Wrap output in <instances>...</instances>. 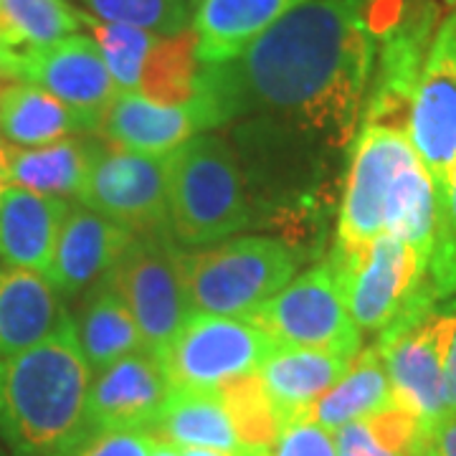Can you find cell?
<instances>
[{"label": "cell", "instance_id": "cell-1", "mask_svg": "<svg viewBox=\"0 0 456 456\" xmlns=\"http://www.w3.org/2000/svg\"><path fill=\"white\" fill-rule=\"evenodd\" d=\"M380 0H307L236 59L200 66L206 130L269 119L332 150L355 137L373 79Z\"/></svg>", "mask_w": 456, "mask_h": 456}, {"label": "cell", "instance_id": "cell-2", "mask_svg": "<svg viewBox=\"0 0 456 456\" xmlns=\"http://www.w3.org/2000/svg\"><path fill=\"white\" fill-rule=\"evenodd\" d=\"M86 365L71 314L49 338L0 358V439L16 456H77L89 441Z\"/></svg>", "mask_w": 456, "mask_h": 456}, {"label": "cell", "instance_id": "cell-3", "mask_svg": "<svg viewBox=\"0 0 456 456\" xmlns=\"http://www.w3.org/2000/svg\"><path fill=\"white\" fill-rule=\"evenodd\" d=\"M254 224L233 145L200 132L167 155V231L180 246H213Z\"/></svg>", "mask_w": 456, "mask_h": 456}, {"label": "cell", "instance_id": "cell-4", "mask_svg": "<svg viewBox=\"0 0 456 456\" xmlns=\"http://www.w3.org/2000/svg\"><path fill=\"white\" fill-rule=\"evenodd\" d=\"M299 259V251L277 236H239L196 254L185 251L193 307L248 320L297 277Z\"/></svg>", "mask_w": 456, "mask_h": 456}, {"label": "cell", "instance_id": "cell-5", "mask_svg": "<svg viewBox=\"0 0 456 456\" xmlns=\"http://www.w3.org/2000/svg\"><path fill=\"white\" fill-rule=\"evenodd\" d=\"M330 256L340 269L345 305L362 335H380L393 322L436 305L428 259L395 236L380 233L355 248L332 244Z\"/></svg>", "mask_w": 456, "mask_h": 456}, {"label": "cell", "instance_id": "cell-6", "mask_svg": "<svg viewBox=\"0 0 456 456\" xmlns=\"http://www.w3.org/2000/svg\"><path fill=\"white\" fill-rule=\"evenodd\" d=\"M104 277L132 312L142 347L160 358L196 312L185 279V251L167 231L134 233Z\"/></svg>", "mask_w": 456, "mask_h": 456}, {"label": "cell", "instance_id": "cell-7", "mask_svg": "<svg viewBox=\"0 0 456 456\" xmlns=\"http://www.w3.org/2000/svg\"><path fill=\"white\" fill-rule=\"evenodd\" d=\"M248 320L272 335L279 347H307L350 360L362 350V332L347 312L340 269L330 254L294 277Z\"/></svg>", "mask_w": 456, "mask_h": 456}, {"label": "cell", "instance_id": "cell-8", "mask_svg": "<svg viewBox=\"0 0 456 456\" xmlns=\"http://www.w3.org/2000/svg\"><path fill=\"white\" fill-rule=\"evenodd\" d=\"M441 8L434 0H380L373 79L362 104V125L406 130L411 99L426 53L439 28Z\"/></svg>", "mask_w": 456, "mask_h": 456}, {"label": "cell", "instance_id": "cell-9", "mask_svg": "<svg viewBox=\"0 0 456 456\" xmlns=\"http://www.w3.org/2000/svg\"><path fill=\"white\" fill-rule=\"evenodd\" d=\"M277 347L251 320L193 312L160 362L170 388L218 391L236 378L259 373Z\"/></svg>", "mask_w": 456, "mask_h": 456}, {"label": "cell", "instance_id": "cell-10", "mask_svg": "<svg viewBox=\"0 0 456 456\" xmlns=\"http://www.w3.org/2000/svg\"><path fill=\"white\" fill-rule=\"evenodd\" d=\"M446 345L449 317L441 302L408 322L383 330L375 342L391 380L395 406L416 416L426 431L452 413L446 386Z\"/></svg>", "mask_w": 456, "mask_h": 456}, {"label": "cell", "instance_id": "cell-11", "mask_svg": "<svg viewBox=\"0 0 456 456\" xmlns=\"http://www.w3.org/2000/svg\"><path fill=\"white\" fill-rule=\"evenodd\" d=\"M0 71L11 82L33 84L59 99L82 119L86 134H99L102 119L117 97L97 41L82 33L41 49H0Z\"/></svg>", "mask_w": 456, "mask_h": 456}, {"label": "cell", "instance_id": "cell-12", "mask_svg": "<svg viewBox=\"0 0 456 456\" xmlns=\"http://www.w3.org/2000/svg\"><path fill=\"white\" fill-rule=\"evenodd\" d=\"M413 158L406 130L391 125H362L347 165L338 213L335 246L355 248L383 233V213L395 180Z\"/></svg>", "mask_w": 456, "mask_h": 456}, {"label": "cell", "instance_id": "cell-13", "mask_svg": "<svg viewBox=\"0 0 456 456\" xmlns=\"http://www.w3.org/2000/svg\"><path fill=\"white\" fill-rule=\"evenodd\" d=\"M406 137L444 196L456 165V8L439 23L411 99Z\"/></svg>", "mask_w": 456, "mask_h": 456}, {"label": "cell", "instance_id": "cell-14", "mask_svg": "<svg viewBox=\"0 0 456 456\" xmlns=\"http://www.w3.org/2000/svg\"><path fill=\"white\" fill-rule=\"evenodd\" d=\"M79 200L84 208L132 233L167 231V155L158 158L102 145Z\"/></svg>", "mask_w": 456, "mask_h": 456}, {"label": "cell", "instance_id": "cell-15", "mask_svg": "<svg viewBox=\"0 0 456 456\" xmlns=\"http://www.w3.org/2000/svg\"><path fill=\"white\" fill-rule=\"evenodd\" d=\"M167 393L170 380L158 355L137 350L117 360L102 373L92 375L89 439L110 431L152 434Z\"/></svg>", "mask_w": 456, "mask_h": 456}, {"label": "cell", "instance_id": "cell-16", "mask_svg": "<svg viewBox=\"0 0 456 456\" xmlns=\"http://www.w3.org/2000/svg\"><path fill=\"white\" fill-rule=\"evenodd\" d=\"M132 239L134 233L130 228L84 206H71L53 248L46 281L61 299L77 297L112 269Z\"/></svg>", "mask_w": 456, "mask_h": 456}, {"label": "cell", "instance_id": "cell-17", "mask_svg": "<svg viewBox=\"0 0 456 456\" xmlns=\"http://www.w3.org/2000/svg\"><path fill=\"white\" fill-rule=\"evenodd\" d=\"M206 130L196 102L160 104L140 92L117 94L102 119L99 134L110 145L140 155H170Z\"/></svg>", "mask_w": 456, "mask_h": 456}, {"label": "cell", "instance_id": "cell-18", "mask_svg": "<svg viewBox=\"0 0 456 456\" xmlns=\"http://www.w3.org/2000/svg\"><path fill=\"white\" fill-rule=\"evenodd\" d=\"M69 211V198L5 185L0 191V261L46 277Z\"/></svg>", "mask_w": 456, "mask_h": 456}, {"label": "cell", "instance_id": "cell-19", "mask_svg": "<svg viewBox=\"0 0 456 456\" xmlns=\"http://www.w3.org/2000/svg\"><path fill=\"white\" fill-rule=\"evenodd\" d=\"M350 365L353 360L338 353L277 347L256 375L284 428L294 419L307 416L314 401L322 398L350 370Z\"/></svg>", "mask_w": 456, "mask_h": 456}, {"label": "cell", "instance_id": "cell-20", "mask_svg": "<svg viewBox=\"0 0 456 456\" xmlns=\"http://www.w3.org/2000/svg\"><path fill=\"white\" fill-rule=\"evenodd\" d=\"M307 0H198L193 11L198 64L213 66L236 59L279 18Z\"/></svg>", "mask_w": 456, "mask_h": 456}, {"label": "cell", "instance_id": "cell-21", "mask_svg": "<svg viewBox=\"0 0 456 456\" xmlns=\"http://www.w3.org/2000/svg\"><path fill=\"white\" fill-rule=\"evenodd\" d=\"M69 312L44 274L0 266V358L49 338Z\"/></svg>", "mask_w": 456, "mask_h": 456}, {"label": "cell", "instance_id": "cell-22", "mask_svg": "<svg viewBox=\"0 0 456 456\" xmlns=\"http://www.w3.org/2000/svg\"><path fill=\"white\" fill-rule=\"evenodd\" d=\"M99 147L102 142L79 134L44 147L5 145V185L41 196L79 198Z\"/></svg>", "mask_w": 456, "mask_h": 456}, {"label": "cell", "instance_id": "cell-23", "mask_svg": "<svg viewBox=\"0 0 456 456\" xmlns=\"http://www.w3.org/2000/svg\"><path fill=\"white\" fill-rule=\"evenodd\" d=\"M152 436L170 441L180 449H213L224 454L244 449L218 391L170 388Z\"/></svg>", "mask_w": 456, "mask_h": 456}, {"label": "cell", "instance_id": "cell-24", "mask_svg": "<svg viewBox=\"0 0 456 456\" xmlns=\"http://www.w3.org/2000/svg\"><path fill=\"white\" fill-rule=\"evenodd\" d=\"M71 320L92 375L102 373L125 355L145 350L132 312L107 277L92 284V292L84 299L82 310Z\"/></svg>", "mask_w": 456, "mask_h": 456}, {"label": "cell", "instance_id": "cell-25", "mask_svg": "<svg viewBox=\"0 0 456 456\" xmlns=\"http://www.w3.org/2000/svg\"><path fill=\"white\" fill-rule=\"evenodd\" d=\"M391 406H395L391 380L380 350L370 345L362 347L353 360L350 370L322 398L314 401V406L307 411V419L335 434L342 426L370 419Z\"/></svg>", "mask_w": 456, "mask_h": 456}, {"label": "cell", "instance_id": "cell-26", "mask_svg": "<svg viewBox=\"0 0 456 456\" xmlns=\"http://www.w3.org/2000/svg\"><path fill=\"white\" fill-rule=\"evenodd\" d=\"M86 134L82 119L49 92L13 82L0 92V140L13 147H44Z\"/></svg>", "mask_w": 456, "mask_h": 456}, {"label": "cell", "instance_id": "cell-27", "mask_svg": "<svg viewBox=\"0 0 456 456\" xmlns=\"http://www.w3.org/2000/svg\"><path fill=\"white\" fill-rule=\"evenodd\" d=\"M84 26L69 0H0V49L28 51L69 38Z\"/></svg>", "mask_w": 456, "mask_h": 456}, {"label": "cell", "instance_id": "cell-28", "mask_svg": "<svg viewBox=\"0 0 456 456\" xmlns=\"http://www.w3.org/2000/svg\"><path fill=\"white\" fill-rule=\"evenodd\" d=\"M198 69L193 28L163 36L147 56L137 92L160 104H185L196 92Z\"/></svg>", "mask_w": 456, "mask_h": 456}, {"label": "cell", "instance_id": "cell-29", "mask_svg": "<svg viewBox=\"0 0 456 456\" xmlns=\"http://www.w3.org/2000/svg\"><path fill=\"white\" fill-rule=\"evenodd\" d=\"M82 20L92 31V38L97 41L99 51L104 56V64L110 69L117 94L137 92L147 56L163 36H155L134 26H122V23H104L86 13H82Z\"/></svg>", "mask_w": 456, "mask_h": 456}, {"label": "cell", "instance_id": "cell-30", "mask_svg": "<svg viewBox=\"0 0 456 456\" xmlns=\"http://www.w3.org/2000/svg\"><path fill=\"white\" fill-rule=\"evenodd\" d=\"M236 436L246 449H272L281 431L277 411L261 386L259 375H244L218 388Z\"/></svg>", "mask_w": 456, "mask_h": 456}, {"label": "cell", "instance_id": "cell-31", "mask_svg": "<svg viewBox=\"0 0 456 456\" xmlns=\"http://www.w3.org/2000/svg\"><path fill=\"white\" fill-rule=\"evenodd\" d=\"M104 23L134 26L155 36H175L191 28V0H82Z\"/></svg>", "mask_w": 456, "mask_h": 456}, {"label": "cell", "instance_id": "cell-32", "mask_svg": "<svg viewBox=\"0 0 456 456\" xmlns=\"http://www.w3.org/2000/svg\"><path fill=\"white\" fill-rule=\"evenodd\" d=\"M269 456H338V444L335 434L302 416L279 431Z\"/></svg>", "mask_w": 456, "mask_h": 456}, {"label": "cell", "instance_id": "cell-33", "mask_svg": "<svg viewBox=\"0 0 456 456\" xmlns=\"http://www.w3.org/2000/svg\"><path fill=\"white\" fill-rule=\"evenodd\" d=\"M152 434L147 431H110L84 444L77 456H150Z\"/></svg>", "mask_w": 456, "mask_h": 456}, {"label": "cell", "instance_id": "cell-34", "mask_svg": "<svg viewBox=\"0 0 456 456\" xmlns=\"http://www.w3.org/2000/svg\"><path fill=\"white\" fill-rule=\"evenodd\" d=\"M335 444H338V456H401L375 439V434L365 421L342 426L340 431H335Z\"/></svg>", "mask_w": 456, "mask_h": 456}, {"label": "cell", "instance_id": "cell-35", "mask_svg": "<svg viewBox=\"0 0 456 456\" xmlns=\"http://www.w3.org/2000/svg\"><path fill=\"white\" fill-rule=\"evenodd\" d=\"M441 307L449 317V345H446V386L452 411H456V294L449 299H441Z\"/></svg>", "mask_w": 456, "mask_h": 456}, {"label": "cell", "instance_id": "cell-36", "mask_svg": "<svg viewBox=\"0 0 456 456\" xmlns=\"http://www.w3.org/2000/svg\"><path fill=\"white\" fill-rule=\"evenodd\" d=\"M428 444L434 456H456V411L444 416L439 424L428 431Z\"/></svg>", "mask_w": 456, "mask_h": 456}, {"label": "cell", "instance_id": "cell-37", "mask_svg": "<svg viewBox=\"0 0 456 456\" xmlns=\"http://www.w3.org/2000/svg\"><path fill=\"white\" fill-rule=\"evenodd\" d=\"M436 203L441 206V211H444V216H446V221H449V226H452V231H454L456 236V165L452 167L449 185H446L444 196L436 198Z\"/></svg>", "mask_w": 456, "mask_h": 456}, {"label": "cell", "instance_id": "cell-38", "mask_svg": "<svg viewBox=\"0 0 456 456\" xmlns=\"http://www.w3.org/2000/svg\"><path fill=\"white\" fill-rule=\"evenodd\" d=\"M150 456H183V449L175 446V444H170V441L152 436V452H150Z\"/></svg>", "mask_w": 456, "mask_h": 456}, {"label": "cell", "instance_id": "cell-39", "mask_svg": "<svg viewBox=\"0 0 456 456\" xmlns=\"http://www.w3.org/2000/svg\"><path fill=\"white\" fill-rule=\"evenodd\" d=\"M246 446L236 454H224V452H213V449H183V456H244Z\"/></svg>", "mask_w": 456, "mask_h": 456}, {"label": "cell", "instance_id": "cell-40", "mask_svg": "<svg viewBox=\"0 0 456 456\" xmlns=\"http://www.w3.org/2000/svg\"><path fill=\"white\" fill-rule=\"evenodd\" d=\"M5 188V142L0 140V191Z\"/></svg>", "mask_w": 456, "mask_h": 456}, {"label": "cell", "instance_id": "cell-41", "mask_svg": "<svg viewBox=\"0 0 456 456\" xmlns=\"http://www.w3.org/2000/svg\"><path fill=\"white\" fill-rule=\"evenodd\" d=\"M411 456H434V452H431V444H428V439L424 441V444H421V446H419V449H416V452H413V454Z\"/></svg>", "mask_w": 456, "mask_h": 456}, {"label": "cell", "instance_id": "cell-42", "mask_svg": "<svg viewBox=\"0 0 456 456\" xmlns=\"http://www.w3.org/2000/svg\"><path fill=\"white\" fill-rule=\"evenodd\" d=\"M244 456H269V449H246Z\"/></svg>", "mask_w": 456, "mask_h": 456}, {"label": "cell", "instance_id": "cell-43", "mask_svg": "<svg viewBox=\"0 0 456 456\" xmlns=\"http://www.w3.org/2000/svg\"><path fill=\"white\" fill-rule=\"evenodd\" d=\"M439 8H456V0H434Z\"/></svg>", "mask_w": 456, "mask_h": 456}, {"label": "cell", "instance_id": "cell-44", "mask_svg": "<svg viewBox=\"0 0 456 456\" xmlns=\"http://www.w3.org/2000/svg\"><path fill=\"white\" fill-rule=\"evenodd\" d=\"M8 77H5V74H3V71H0V92H3V89H5V86H8Z\"/></svg>", "mask_w": 456, "mask_h": 456}, {"label": "cell", "instance_id": "cell-45", "mask_svg": "<svg viewBox=\"0 0 456 456\" xmlns=\"http://www.w3.org/2000/svg\"><path fill=\"white\" fill-rule=\"evenodd\" d=\"M191 3H193V5H196V3H198V0H191Z\"/></svg>", "mask_w": 456, "mask_h": 456}]
</instances>
